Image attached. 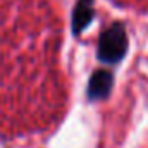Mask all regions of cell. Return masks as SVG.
Returning a JSON list of instances; mask_svg holds the SVG:
<instances>
[{"mask_svg":"<svg viewBox=\"0 0 148 148\" xmlns=\"http://www.w3.org/2000/svg\"><path fill=\"white\" fill-rule=\"evenodd\" d=\"M127 50V36L126 29L121 23L112 24L107 28L98 41V59L105 64L119 62Z\"/></svg>","mask_w":148,"mask_h":148,"instance_id":"obj_1","label":"cell"},{"mask_svg":"<svg viewBox=\"0 0 148 148\" xmlns=\"http://www.w3.org/2000/svg\"><path fill=\"white\" fill-rule=\"evenodd\" d=\"M112 88V74L105 69H100L91 76L90 86H88V97L90 100H100L105 98L110 93Z\"/></svg>","mask_w":148,"mask_h":148,"instance_id":"obj_2","label":"cell"},{"mask_svg":"<svg viewBox=\"0 0 148 148\" xmlns=\"http://www.w3.org/2000/svg\"><path fill=\"white\" fill-rule=\"evenodd\" d=\"M93 19V0H79L74 9L73 29L76 35H79Z\"/></svg>","mask_w":148,"mask_h":148,"instance_id":"obj_3","label":"cell"}]
</instances>
